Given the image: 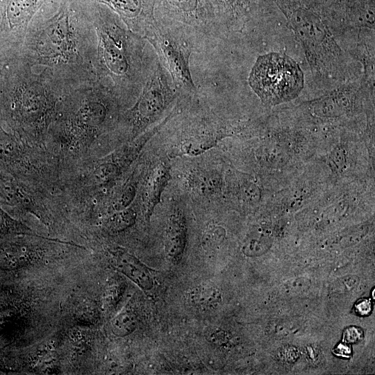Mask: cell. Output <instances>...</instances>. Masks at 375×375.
Instances as JSON below:
<instances>
[{"instance_id": "30bf717a", "label": "cell", "mask_w": 375, "mask_h": 375, "mask_svg": "<svg viewBox=\"0 0 375 375\" xmlns=\"http://www.w3.org/2000/svg\"><path fill=\"white\" fill-rule=\"evenodd\" d=\"M229 194L249 210L262 208L273 194L256 176L230 169L226 177Z\"/></svg>"}, {"instance_id": "8fae6325", "label": "cell", "mask_w": 375, "mask_h": 375, "mask_svg": "<svg viewBox=\"0 0 375 375\" xmlns=\"http://www.w3.org/2000/svg\"><path fill=\"white\" fill-rule=\"evenodd\" d=\"M98 1L117 13L128 30L141 37L156 20L154 0Z\"/></svg>"}, {"instance_id": "ac0fdd59", "label": "cell", "mask_w": 375, "mask_h": 375, "mask_svg": "<svg viewBox=\"0 0 375 375\" xmlns=\"http://www.w3.org/2000/svg\"><path fill=\"white\" fill-rule=\"evenodd\" d=\"M136 194L137 188L134 182L128 181L122 185L110 199L108 213L124 210L131 206Z\"/></svg>"}, {"instance_id": "52a82bcc", "label": "cell", "mask_w": 375, "mask_h": 375, "mask_svg": "<svg viewBox=\"0 0 375 375\" xmlns=\"http://www.w3.org/2000/svg\"><path fill=\"white\" fill-rule=\"evenodd\" d=\"M179 96L168 72L158 60L134 105L119 117L118 123L129 137L128 141L160 120Z\"/></svg>"}, {"instance_id": "7a4b0ae2", "label": "cell", "mask_w": 375, "mask_h": 375, "mask_svg": "<svg viewBox=\"0 0 375 375\" xmlns=\"http://www.w3.org/2000/svg\"><path fill=\"white\" fill-rule=\"evenodd\" d=\"M96 31L100 79H110L122 103L135 101L158 60L156 53L142 37L108 16L97 22Z\"/></svg>"}, {"instance_id": "e0dca14e", "label": "cell", "mask_w": 375, "mask_h": 375, "mask_svg": "<svg viewBox=\"0 0 375 375\" xmlns=\"http://www.w3.org/2000/svg\"><path fill=\"white\" fill-rule=\"evenodd\" d=\"M135 208L129 207L108 214L103 222V228L110 233H118L133 226L137 219Z\"/></svg>"}, {"instance_id": "9c48e42d", "label": "cell", "mask_w": 375, "mask_h": 375, "mask_svg": "<svg viewBox=\"0 0 375 375\" xmlns=\"http://www.w3.org/2000/svg\"><path fill=\"white\" fill-rule=\"evenodd\" d=\"M0 203L40 218L61 217L56 195L1 171Z\"/></svg>"}, {"instance_id": "5bb4252c", "label": "cell", "mask_w": 375, "mask_h": 375, "mask_svg": "<svg viewBox=\"0 0 375 375\" xmlns=\"http://www.w3.org/2000/svg\"><path fill=\"white\" fill-rule=\"evenodd\" d=\"M41 2L42 0H7L3 17L10 28L25 26Z\"/></svg>"}, {"instance_id": "484cf974", "label": "cell", "mask_w": 375, "mask_h": 375, "mask_svg": "<svg viewBox=\"0 0 375 375\" xmlns=\"http://www.w3.org/2000/svg\"><path fill=\"white\" fill-rule=\"evenodd\" d=\"M360 331L357 328H349L344 333V338L347 342H356L360 340Z\"/></svg>"}, {"instance_id": "4fadbf2b", "label": "cell", "mask_w": 375, "mask_h": 375, "mask_svg": "<svg viewBox=\"0 0 375 375\" xmlns=\"http://www.w3.org/2000/svg\"><path fill=\"white\" fill-rule=\"evenodd\" d=\"M170 177L169 166L165 161L158 162L151 171L144 191V206L147 220L159 203Z\"/></svg>"}, {"instance_id": "f1b7e54d", "label": "cell", "mask_w": 375, "mask_h": 375, "mask_svg": "<svg viewBox=\"0 0 375 375\" xmlns=\"http://www.w3.org/2000/svg\"><path fill=\"white\" fill-rule=\"evenodd\" d=\"M0 203V229L4 228L7 224L8 216L3 210Z\"/></svg>"}, {"instance_id": "ffe728a7", "label": "cell", "mask_w": 375, "mask_h": 375, "mask_svg": "<svg viewBox=\"0 0 375 375\" xmlns=\"http://www.w3.org/2000/svg\"><path fill=\"white\" fill-rule=\"evenodd\" d=\"M135 314L130 310H124L115 316L110 322L112 333L118 337H125L136 328Z\"/></svg>"}, {"instance_id": "8992f818", "label": "cell", "mask_w": 375, "mask_h": 375, "mask_svg": "<svg viewBox=\"0 0 375 375\" xmlns=\"http://www.w3.org/2000/svg\"><path fill=\"white\" fill-rule=\"evenodd\" d=\"M248 83L262 104L271 108L297 98L304 87V75L292 57L269 52L257 58Z\"/></svg>"}, {"instance_id": "9a60e30c", "label": "cell", "mask_w": 375, "mask_h": 375, "mask_svg": "<svg viewBox=\"0 0 375 375\" xmlns=\"http://www.w3.org/2000/svg\"><path fill=\"white\" fill-rule=\"evenodd\" d=\"M118 266L122 272L131 278L141 289L151 290L154 285L153 276L149 269L133 256L119 251Z\"/></svg>"}, {"instance_id": "3957f363", "label": "cell", "mask_w": 375, "mask_h": 375, "mask_svg": "<svg viewBox=\"0 0 375 375\" xmlns=\"http://www.w3.org/2000/svg\"><path fill=\"white\" fill-rule=\"evenodd\" d=\"M374 81L349 80L291 108L292 122L321 131H374Z\"/></svg>"}, {"instance_id": "277c9868", "label": "cell", "mask_w": 375, "mask_h": 375, "mask_svg": "<svg viewBox=\"0 0 375 375\" xmlns=\"http://www.w3.org/2000/svg\"><path fill=\"white\" fill-rule=\"evenodd\" d=\"M283 8L315 81L331 85L354 79L353 60L339 45L327 20L303 6L284 4Z\"/></svg>"}, {"instance_id": "7402d4cb", "label": "cell", "mask_w": 375, "mask_h": 375, "mask_svg": "<svg viewBox=\"0 0 375 375\" xmlns=\"http://www.w3.org/2000/svg\"><path fill=\"white\" fill-rule=\"evenodd\" d=\"M25 258L24 250L8 249L0 253V270H10L17 268Z\"/></svg>"}, {"instance_id": "7c38bea8", "label": "cell", "mask_w": 375, "mask_h": 375, "mask_svg": "<svg viewBox=\"0 0 375 375\" xmlns=\"http://www.w3.org/2000/svg\"><path fill=\"white\" fill-rule=\"evenodd\" d=\"M188 241V228L183 214L176 211L169 217L165 228V251L169 260L180 262Z\"/></svg>"}, {"instance_id": "ba28073f", "label": "cell", "mask_w": 375, "mask_h": 375, "mask_svg": "<svg viewBox=\"0 0 375 375\" xmlns=\"http://www.w3.org/2000/svg\"><path fill=\"white\" fill-rule=\"evenodd\" d=\"M36 61L52 67L74 63L78 54L75 31L69 15L62 10L53 17L33 39Z\"/></svg>"}, {"instance_id": "44dd1931", "label": "cell", "mask_w": 375, "mask_h": 375, "mask_svg": "<svg viewBox=\"0 0 375 375\" xmlns=\"http://www.w3.org/2000/svg\"><path fill=\"white\" fill-rule=\"evenodd\" d=\"M270 247V244L262 237H249L242 247V253L249 257L260 256L265 253Z\"/></svg>"}, {"instance_id": "2e32d148", "label": "cell", "mask_w": 375, "mask_h": 375, "mask_svg": "<svg viewBox=\"0 0 375 375\" xmlns=\"http://www.w3.org/2000/svg\"><path fill=\"white\" fill-rule=\"evenodd\" d=\"M219 289L210 284H201L190 289L185 295L186 303L199 310H210L221 301Z\"/></svg>"}, {"instance_id": "6da1fadb", "label": "cell", "mask_w": 375, "mask_h": 375, "mask_svg": "<svg viewBox=\"0 0 375 375\" xmlns=\"http://www.w3.org/2000/svg\"><path fill=\"white\" fill-rule=\"evenodd\" d=\"M121 103L105 82L62 99L45 139L46 148L58 158L62 170L95 157L101 135L119 122Z\"/></svg>"}, {"instance_id": "83f0119b", "label": "cell", "mask_w": 375, "mask_h": 375, "mask_svg": "<svg viewBox=\"0 0 375 375\" xmlns=\"http://www.w3.org/2000/svg\"><path fill=\"white\" fill-rule=\"evenodd\" d=\"M335 351L336 354L344 356L349 355V353H351L349 347L345 345H342V344L338 346Z\"/></svg>"}, {"instance_id": "f546056e", "label": "cell", "mask_w": 375, "mask_h": 375, "mask_svg": "<svg viewBox=\"0 0 375 375\" xmlns=\"http://www.w3.org/2000/svg\"><path fill=\"white\" fill-rule=\"evenodd\" d=\"M1 67H2V66H1V65L0 64V69L1 68Z\"/></svg>"}, {"instance_id": "4316f807", "label": "cell", "mask_w": 375, "mask_h": 375, "mask_svg": "<svg viewBox=\"0 0 375 375\" xmlns=\"http://www.w3.org/2000/svg\"><path fill=\"white\" fill-rule=\"evenodd\" d=\"M370 303L368 300H363L357 304V310L360 315H367L370 312Z\"/></svg>"}, {"instance_id": "d4e9b609", "label": "cell", "mask_w": 375, "mask_h": 375, "mask_svg": "<svg viewBox=\"0 0 375 375\" xmlns=\"http://www.w3.org/2000/svg\"><path fill=\"white\" fill-rule=\"evenodd\" d=\"M310 286V281L305 278H294L285 284V290L290 294H299L305 292Z\"/></svg>"}, {"instance_id": "5b68a950", "label": "cell", "mask_w": 375, "mask_h": 375, "mask_svg": "<svg viewBox=\"0 0 375 375\" xmlns=\"http://www.w3.org/2000/svg\"><path fill=\"white\" fill-rule=\"evenodd\" d=\"M142 38L154 50L180 95L194 94L197 86L192 78L190 59L192 53H199V49L188 31L178 25L156 19Z\"/></svg>"}, {"instance_id": "d6986e66", "label": "cell", "mask_w": 375, "mask_h": 375, "mask_svg": "<svg viewBox=\"0 0 375 375\" xmlns=\"http://www.w3.org/2000/svg\"><path fill=\"white\" fill-rule=\"evenodd\" d=\"M193 181L197 190L208 194H219L222 191L223 178L220 173L210 171L198 174Z\"/></svg>"}, {"instance_id": "603a6c76", "label": "cell", "mask_w": 375, "mask_h": 375, "mask_svg": "<svg viewBox=\"0 0 375 375\" xmlns=\"http://www.w3.org/2000/svg\"><path fill=\"white\" fill-rule=\"evenodd\" d=\"M226 236V229L219 225H209L202 235L203 244L208 247H215L221 244Z\"/></svg>"}, {"instance_id": "cb8c5ba5", "label": "cell", "mask_w": 375, "mask_h": 375, "mask_svg": "<svg viewBox=\"0 0 375 375\" xmlns=\"http://www.w3.org/2000/svg\"><path fill=\"white\" fill-rule=\"evenodd\" d=\"M358 282V277L354 275L341 277L332 283L331 290L333 293H345L355 288Z\"/></svg>"}]
</instances>
